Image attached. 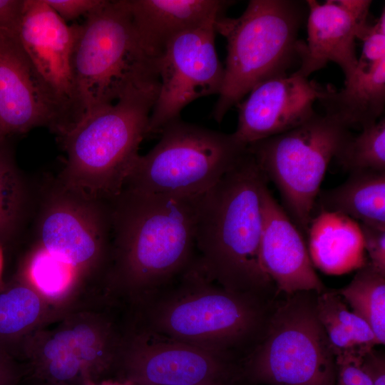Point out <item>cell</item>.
<instances>
[{"instance_id":"5","label":"cell","mask_w":385,"mask_h":385,"mask_svg":"<svg viewBox=\"0 0 385 385\" xmlns=\"http://www.w3.org/2000/svg\"><path fill=\"white\" fill-rule=\"evenodd\" d=\"M307 16L305 1L251 0L239 17L215 20V31L227 43L223 83L212 111L216 121L255 86L287 75L299 63L304 41L298 36Z\"/></svg>"},{"instance_id":"26","label":"cell","mask_w":385,"mask_h":385,"mask_svg":"<svg viewBox=\"0 0 385 385\" xmlns=\"http://www.w3.org/2000/svg\"><path fill=\"white\" fill-rule=\"evenodd\" d=\"M28 284H18L0 293V339L20 336L43 316L42 297Z\"/></svg>"},{"instance_id":"27","label":"cell","mask_w":385,"mask_h":385,"mask_svg":"<svg viewBox=\"0 0 385 385\" xmlns=\"http://www.w3.org/2000/svg\"><path fill=\"white\" fill-rule=\"evenodd\" d=\"M349 173L372 170L385 172V118L352 135L334 158Z\"/></svg>"},{"instance_id":"17","label":"cell","mask_w":385,"mask_h":385,"mask_svg":"<svg viewBox=\"0 0 385 385\" xmlns=\"http://www.w3.org/2000/svg\"><path fill=\"white\" fill-rule=\"evenodd\" d=\"M262 230L260 259L274 284L277 295L303 291L317 294L327 289L315 272L305 236L270 192H261Z\"/></svg>"},{"instance_id":"14","label":"cell","mask_w":385,"mask_h":385,"mask_svg":"<svg viewBox=\"0 0 385 385\" xmlns=\"http://www.w3.org/2000/svg\"><path fill=\"white\" fill-rule=\"evenodd\" d=\"M125 328L108 317L75 319L46 336L36 354L38 376L52 385H82L116 370Z\"/></svg>"},{"instance_id":"29","label":"cell","mask_w":385,"mask_h":385,"mask_svg":"<svg viewBox=\"0 0 385 385\" xmlns=\"http://www.w3.org/2000/svg\"><path fill=\"white\" fill-rule=\"evenodd\" d=\"M360 40L362 51L359 64H374L385 58V9L374 24H369Z\"/></svg>"},{"instance_id":"6","label":"cell","mask_w":385,"mask_h":385,"mask_svg":"<svg viewBox=\"0 0 385 385\" xmlns=\"http://www.w3.org/2000/svg\"><path fill=\"white\" fill-rule=\"evenodd\" d=\"M72 63L85 115L160 81L155 61L138 40L128 0H105L86 16L78 24Z\"/></svg>"},{"instance_id":"35","label":"cell","mask_w":385,"mask_h":385,"mask_svg":"<svg viewBox=\"0 0 385 385\" xmlns=\"http://www.w3.org/2000/svg\"><path fill=\"white\" fill-rule=\"evenodd\" d=\"M16 373L13 366L0 355V385H15Z\"/></svg>"},{"instance_id":"13","label":"cell","mask_w":385,"mask_h":385,"mask_svg":"<svg viewBox=\"0 0 385 385\" xmlns=\"http://www.w3.org/2000/svg\"><path fill=\"white\" fill-rule=\"evenodd\" d=\"M215 21L178 35L155 61L160 88L146 137L160 134L165 125L178 120L181 111L192 101L220 93L224 67L216 52Z\"/></svg>"},{"instance_id":"1","label":"cell","mask_w":385,"mask_h":385,"mask_svg":"<svg viewBox=\"0 0 385 385\" xmlns=\"http://www.w3.org/2000/svg\"><path fill=\"white\" fill-rule=\"evenodd\" d=\"M198 197L123 189L110 201L111 247L103 281L111 300H122L131 312L194 265Z\"/></svg>"},{"instance_id":"11","label":"cell","mask_w":385,"mask_h":385,"mask_svg":"<svg viewBox=\"0 0 385 385\" xmlns=\"http://www.w3.org/2000/svg\"><path fill=\"white\" fill-rule=\"evenodd\" d=\"M37 222L38 246L80 274H101L108 267L111 203L86 199L58 181L46 195Z\"/></svg>"},{"instance_id":"10","label":"cell","mask_w":385,"mask_h":385,"mask_svg":"<svg viewBox=\"0 0 385 385\" xmlns=\"http://www.w3.org/2000/svg\"><path fill=\"white\" fill-rule=\"evenodd\" d=\"M78 24L68 25L44 0H24L17 35L60 138L85 115L73 69Z\"/></svg>"},{"instance_id":"30","label":"cell","mask_w":385,"mask_h":385,"mask_svg":"<svg viewBox=\"0 0 385 385\" xmlns=\"http://www.w3.org/2000/svg\"><path fill=\"white\" fill-rule=\"evenodd\" d=\"M359 351L336 356L335 385H372L361 367Z\"/></svg>"},{"instance_id":"31","label":"cell","mask_w":385,"mask_h":385,"mask_svg":"<svg viewBox=\"0 0 385 385\" xmlns=\"http://www.w3.org/2000/svg\"><path fill=\"white\" fill-rule=\"evenodd\" d=\"M364 250L368 260L375 268L385 274V228L359 223Z\"/></svg>"},{"instance_id":"16","label":"cell","mask_w":385,"mask_h":385,"mask_svg":"<svg viewBox=\"0 0 385 385\" xmlns=\"http://www.w3.org/2000/svg\"><path fill=\"white\" fill-rule=\"evenodd\" d=\"M324 88L294 73L260 83L237 105L234 135L248 145L300 125L316 114L314 103Z\"/></svg>"},{"instance_id":"19","label":"cell","mask_w":385,"mask_h":385,"mask_svg":"<svg viewBox=\"0 0 385 385\" xmlns=\"http://www.w3.org/2000/svg\"><path fill=\"white\" fill-rule=\"evenodd\" d=\"M139 43L155 61L174 38L216 20L233 1L225 0H128Z\"/></svg>"},{"instance_id":"34","label":"cell","mask_w":385,"mask_h":385,"mask_svg":"<svg viewBox=\"0 0 385 385\" xmlns=\"http://www.w3.org/2000/svg\"><path fill=\"white\" fill-rule=\"evenodd\" d=\"M24 5V0H0V29L17 31Z\"/></svg>"},{"instance_id":"4","label":"cell","mask_w":385,"mask_h":385,"mask_svg":"<svg viewBox=\"0 0 385 385\" xmlns=\"http://www.w3.org/2000/svg\"><path fill=\"white\" fill-rule=\"evenodd\" d=\"M160 81L133 88L115 103L88 113L61 137L67 155L58 182L86 199L118 197L139 157Z\"/></svg>"},{"instance_id":"3","label":"cell","mask_w":385,"mask_h":385,"mask_svg":"<svg viewBox=\"0 0 385 385\" xmlns=\"http://www.w3.org/2000/svg\"><path fill=\"white\" fill-rule=\"evenodd\" d=\"M277 299L227 290L209 280L195 262L131 311L129 323L240 365L263 336Z\"/></svg>"},{"instance_id":"18","label":"cell","mask_w":385,"mask_h":385,"mask_svg":"<svg viewBox=\"0 0 385 385\" xmlns=\"http://www.w3.org/2000/svg\"><path fill=\"white\" fill-rule=\"evenodd\" d=\"M53 118L16 30L0 29V135L38 127Z\"/></svg>"},{"instance_id":"23","label":"cell","mask_w":385,"mask_h":385,"mask_svg":"<svg viewBox=\"0 0 385 385\" xmlns=\"http://www.w3.org/2000/svg\"><path fill=\"white\" fill-rule=\"evenodd\" d=\"M316 308L335 356L378 346L370 327L350 309L336 289L327 288L317 294Z\"/></svg>"},{"instance_id":"32","label":"cell","mask_w":385,"mask_h":385,"mask_svg":"<svg viewBox=\"0 0 385 385\" xmlns=\"http://www.w3.org/2000/svg\"><path fill=\"white\" fill-rule=\"evenodd\" d=\"M63 20H74L100 7L105 0H44Z\"/></svg>"},{"instance_id":"20","label":"cell","mask_w":385,"mask_h":385,"mask_svg":"<svg viewBox=\"0 0 385 385\" xmlns=\"http://www.w3.org/2000/svg\"><path fill=\"white\" fill-rule=\"evenodd\" d=\"M325 115L349 129H363L382 118L385 106V58L374 64H359L344 86L324 88L318 100Z\"/></svg>"},{"instance_id":"21","label":"cell","mask_w":385,"mask_h":385,"mask_svg":"<svg viewBox=\"0 0 385 385\" xmlns=\"http://www.w3.org/2000/svg\"><path fill=\"white\" fill-rule=\"evenodd\" d=\"M307 237L314 266L328 274L358 270L367 262L359 226L343 215L322 210Z\"/></svg>"},{"instance_id":"28","label":"cell","mask_w":385,"mask_h":385,"mask_svg":"<svg viewBox=\"0 0 385 385\" xmlns=\"http://www.w3.org/2000/svg\"><path fill=\"white\" fill-rule=\"evenodd\" d=\"M26 282L39 294L58 297L81 277L75 268L52 256L40 246L29 257L24 267Z\"/></svg>"},{"instance_id":"37","label":"cell","mask_w":385,"mask_h":385,"mask_svg":"<svg viewBox=\"0 0 385 385\" xmlns=\"http://www.w3.org/2000/svg\"><path fill=\"white\" fill-rule=\"evenodd\" d=\"M0 240V292L4 290V283L3 281V270H4V254Z\"/></svg>"},{"instance_id":"22","label":"cell","mask_w":385,"mask_h":385,"mask_svg":"<svg viewBox=\"0 0 385 385\" xmlns=\"http://www.w3.org/2000/svg\"><path fill=\"white\" fill-rule=\"evenodd\" d=\"M317 203L321 210L339 213L361 224L385 228V172L351 173L340 185L320 190Z\"/></svg>"},{"instance_id":"24","label":"cell","mask_w":385,"mask_h":385,"mask_svg":"<svg viewBox=\"0 0 385 385\" xmlns=\"http://www.w3.org/2000/svg\"><path fill=\"white\" fill-rule=\"evenodd\" d=\"M351 281L336 289L350 309L371 329L377 345L385 344V274L369 261L356 270Z\"/></svg>"},{"instance_id":"36","label":"cell","mask_w":385,"mask_h":385,"mask_svg":"<svg viewBox=\"0 0 385 385\" xmlns=\"http://www.w3.org/2000/svg\"><path fill=\"white\" fill-rule=\"evenodd\" d=\"M82 385H134L133 382L126 379L105 380L101 382L91 379L86 380Z\"/></svg>"},{"instance_id":"12","label":"cell","mask_w":385,"mask_h":385,"mask_svg":"<svg viewBox=\"0 0 385 385\" xmlns=\"http://www.w3.org/2000/svg\"><path fill=\"white\" fill-rule=\"evenodd\" d=\"M119 379L135 385H230L240 365L217 354L128 323Z\"/></svg>"},{"instance_id":"15","label":"cell","mask_w":385,"mask_h":385,"mask_svg":"<svg viewBox=\"0 0 385 385\" xmlns=\"http://www.w3.org/2000/svg\"><path fill=\"white\" fill-rule=\"evenodd\" d=\"M307 38L304 41L299 66L294 74L308 78L329 62L342 69L345 81L358 63L356 41L369 24L370 0L305 1Z\"/></svg>"},{"instance_id":"25","label":"cell","mask_w":385,"mask_h":385,"mask_svg":"<svg viewBox=\"0 0 385 385\" xmlns=\"http://www.w3.org/2000/svg\"><path fill=\"white\" fill-rule=\"evenodd\" d=\"M9 137L0 135V240L19 228L29 203V190L14 161Z\"/></svg>"},{"instance_id":"2","label":"cell","mask_w":385,"mask_h":385,"mask_svg":"<svg viewBox=\"0 0 385 385\" xmlns=\"http://www.w3.org/2000/svg\"><path fill=\"white\" fill-rule=\"evenodd\" d=\"M267 183L247 150L197 197L195 221L196 265L227 290L274 299L277 288L260 259L261 192Z\"/></svg>"},{"instance_id":"8","label":"cell","mask_w":385,"mask_h":385,"mask_svg":"<svg viewBox=\"0 0 385 385\" xmlns=\"http://www.w3.org/2000/svg\"><path fill=\"white\" fill-rule=\"evenodd\" d=\"M159 142L139 155L123 189L172 197H196L210 189L246 153L232 134L187 123L165 125Z\"/></svg>"},{"instance_id":"7","label":"cell","mask_w":385,"mask_h":385,"mask_svg":"<svg viewBox=\"0 0 385 385\" xmlns=\"http://www.w3.org/2000/svg\"><path fill=\"white\" fill-rule=\"evenodd\" d=\"M317 294L277 297L265 333L240 364V379L261 385H335L336 356L317 314Z\"/></svg>"},{"instance_id":"9","label":"cell","mask_w":385,"mask_h":385,"mask_svg":"<svg viewBox=\"0 0 385 385\" xmlns=\"http://www.w3.org/2000/svg\"><path fill=\"white\" fill-rule=\"evenodd\" d=\"M352 135L337 120L316 113L290 130L247 147L305 237L327 168Z\"/></svg>"},{"instance_id":"38","label":"cell","mask_w":385,"mask_h":385,"mask_svg":"<svg viewBox=\"0 0 385 385\" xmlns=\"http://www.w3.org/2000/svg\"><path fill=\"white\" fill-rule=\"evenodd\" d=\"M135 385V384H134Z\"/></svg>"},{"instance_id":"33","label":"cell","mask_w":385,"mask_h":385,"mask_svg":"<svg viewBox=\"0 0 385 385\" xmlns=\"http://www.w3.org/2000/svg\"><path fill=\"white\" fill-rule=\"evenodd\" d=\"M376 347L360 350V365L372 385H385V353Z\"/></svg>"}]
</instances>
